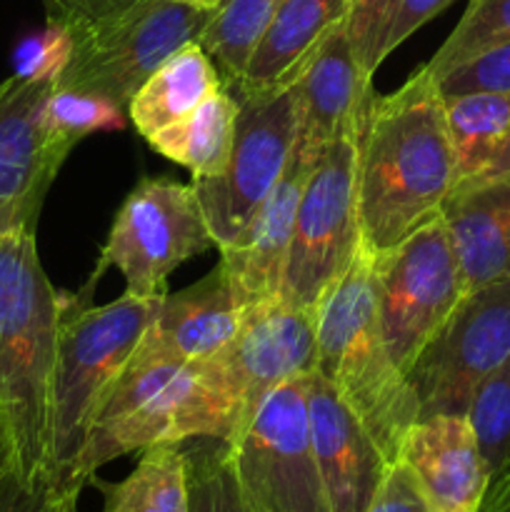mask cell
<instances>
[{
  "label": "cell",
  "instance_id": "cell-1",
  "mask_svg": "<svg viewBox=\"0 0 510 512\" xmlns=\"http://www.w3.org/2000/svg\"><path fill=\"white\" fill-rule=\"evenodd\" d=\"M455 153L438 85L420 65L395 93L373 98L358 143L360 248L375 255L443 213Z\"/></svg>",
  "mask_w": 510,
  "mask_h": 512
},
{
  "label": "cell",
  "instance_id": "cell-2",
  "mask_svg": "<svg viewBox=\"0 0 510 512\" xmlns=\"http://www.w3.org/2000/svg\"><path fill=\"white\" fill-rule=\"evenodd\" d=\"M60 308L63 295L40 265L35 230L0 235V418L13 443L15 473L30 485L50 483Z\"/></svg>",
  "mask_w": 510,
  "mask_h": 512
},
{
  "label": "cell",
  "instance_id": "cell-3",
  "mask_svg": "<svg viewBox=\"0 0 510 512\" xmlns=\"http://www.w3.org/2000/svg\"><path fill=\"white\" fill-rule=\"evenodd\" d=\"M315 373L368 428L390 465L400 460L420 405L380 333L370 253L360 248L348 273L315 313Z\"/></svg>",
  "mask_w": 510,
  "mask_h": 512
},
{
  "label": "cell",
  "instance_id": "cell-4",
  "mask_svg": "<svg viewBox=\"0 0 510 512\" xmlns=\"http://www.w3.org/2000/svg\"><path fill=\"white\" fill-rule=\"evenodd\" d=\"M313 370L315 313L280 298L248 310L233 340L195 363L188 440L233 443L275 388Z\"/></svg>",
  "mask_w": 510,
  "mask_h": 512
},
{
  "label": "cell",
  "instance_id": "cell-5",
  "mask_svg": "<svg viewBox=\"0 0 510 512\" xmlns=\"http://www.w3.org/2000/svg\"><path fill=\"white\" fill-rule=\"evenodd\" d=\"M158 303L123 295L93 308L73 295L63 298L50 393V483L63 493L80 495L73 488V465L90 420L133 358Z\"/></svg>",
  "mask_w": 510,
  "mask_h": 512
},
{
  "label": "cell",
  "instance_id": "cell-6",
  "mask_svg": "<svg viewBox=\"0 0 510 512\" xmlns=\"http://www.w3.org/2000/svg\"><path fill=\"white\" fill-rule=\"evenodd\" d=\"M368 115V113H365ZM365 118L315 158L295 213L280 300L318 313V305L360 253L358 143Z\"/></svg>",
  "mask_w": 510,
  "mask_h": 512
},
{
  "label": "cell",
  "instance_id": "cell-7",
  "mask_svg": "<svg viewBox=\"0 0 510 512\" xmlns=\"http://www.w3.org/2000/svg\"><path fill=\"white\" fill-rule=\"evenodd\" d=\"M210 248H215V240L193 185L143 178L120 205L98 265L73 298L90 305V293L105 270L118 268L125 278V295L163 300L168 275Z\"/></svg>",
  "mask_w": 510,
  "mask_h": 512
},
{
  "label": "cell",
  "instance_id": "cell-8",
  "mask_svg": "<svg viewBox=\"0 0 510 512\" xmlns=\"http://www.w3.org/2000/svg\"><path fill=\"white\" fill-rule=\"evenodd\" d=\"M213 10L170 0H138L133 8L85 33L73 35V53L55 88L128 103L163 60L188 43H200Z\"/></svg>",
  "mask_w": 510,
  "mask_h": 512
},
{
  "label": "cell",
  "instance_id": "cell-9",
  "mask_svg": "<svg viewBox=\"0 0 510 512\" xmlns=\"http://www.w3.org/2000/svg\"><path fill=\"white\" fill-rule=\"evenodd\" d=\"M195 363L135 348L133 358L100 400L73 465V488L83 490L105 463L158 443L188 440Z\"/></svg>",
  "mask_w": 510,
  "mask_h": 512
},
{
  "label": "cell",
  "instance_id": "cell-10",
  "mask_svg": "<svg viewBox=\"0 0 510 512\" xmlns=\"http://www.w3.org/2000/svg\"><path fill=\"white\" fill-rule=\"evenodd\" d=\"M230 95L238 100V118L228 165L215 178L193 180L215 248L228 245L275 188L290 163L300 125L295 80Z\"/></svg>",
  "mask_w": 510,
  "mask_h": 512
},
{
  "label": "cell",
  "instance_id": "cell-11",
  "mask_svg": "<svg viewBox=\"0 0 510 512\" xmlns=\"http://www.w3.org/2000/svg\"><path fill=\"white\" fill-rule=\"evenodd\" d=\"M380 333L403 373L448 320L465 295L458 255L443 215L415 230L403 243L370 255Z\"/></svg>",
  "mask_w": 510,
  "mask_h": 512
},
{
  "label": "cell",
  "instance_id": "cell-12",
  "mask_svg": "<svg viewBox=\"0 0 510 512\" xmlns=\"http://www.w3.org/2000/svg\"><path fill=\"white\" fill-rule=\"evenodd\" d=\"M228 445L255 512H330L310 435L305 375L275 388Z\"/></svg>",
  "mask_w": 510,
  "mask_h": 512
},
{
  "label": "cell",
  "instance_id": "cell-13",
  "mask_svg": "<svg viewBox=\"0 0 510 512\" xmlns=\"http://www.w3.org/2000/svg\"><path fill=\"white\" fill-rule=\"evenodd\" d=\"M508 358L510 278H505L468 290L405 373L420 420L468 415L475 390Z\"/></svg>",
  "mask_w": 510,
  "mask_h": 512
},
{
  "label": "cell",
  "instance_id": "cell-14",
  "mask_svg": "<svg viewBox=\"0 0 510 512\" xmlns=\"http://www.w3.org/2000/svg\"><path fill=\"white\" fill-rule=\"evenodd\" d=\"M55 78L10 75L0 83V235L38 225L68 153L50 140L45 103Z\"/></svg>",
  "mask_w": 510,
  "mask_h": 512
},
{
  "label": "cell",
  "instance_id": "cell-15",
  "mask_svg": "<svg viewBox=\"0 0 510 512\" xmlns=\"http://www.w3.org/2000/svg\"><path fill=\"white\" fill-rule=\"evenodd\" d=\"M320 150H310L308 145L295 140L288 168L280 175L268 198L260 203L245 228L228 245L218 248V265L225 270L245 310L280 298L290 240H293L295 213H298L305 180H308Z\"/></svg>",
  "mask_w": 510,
  "mask_h": 512
},
{
  "label": "cell",
  "instance_id": "cell-16",
  "mask_svg": "<svg viewBox=\"0 0 510 512\" xmlns=\"http://www.w3.org/2000/svg\"><path fill=\"white\" fill-rule=\"evenodd\" d=\"M305 395L330 512H365L390 463L358 415L315 370L305 375Z\"/></svg>",
  "mask_w": 510,
  "mask_h": 512
},
{
  "label": "cell",
  "instance_id": "cell-17",
  "mask_svg": "<svg viewBox=\"0 0 510 512\" xmlns=\"http://www.w3.org/2000/svg\"><path fill=\"white\" fill-rule=\"evenodd\" d=\"M400 460L418 478L430 512H480L490 475L468 415L418 420Z\"/></svg>",
  "mask_w": 510,
  "mask_h": 512
},
{
  "label": "cell",
  "instance_id": "cell-18",
  "mask_svg": "<svg viewBox=\"0 0 510 512\" xmlns=\"http://www.w3.org/2000/svg\"><path fill=\"white\" fill-rule=\"evenodd\" d=\"M300 103L298 140L320 150L365 118L373 103V78L363 70L348 35V20L318 45L295 78Z\"/></svg>",
  "mask_w": 510,
  "mask_h": 512
},
{
  "label": "cell",
  "instance_id": "cell-19",
  "mask_svg": "<svg viewBox=\"0 0 510 512\" xmlns=\"http://www.w3.org/2000/svg\"><path fill=\"white\" fill-rule=\"evenodd\" d=\"M245 315L248 310L228 275L215 265L203 280L160 300L138 348L180 363H200L233 340Z\"/></svg>",
  "mask_w": 510,
  "mask_h": 512
},
{
  "label": "cell",
  "instance_id": "cell-20",
  "mask_svg": "<svg viewBox=\"0 0 510 512\" xmlns=\"http://www.w3.org/2000/svg\"><path fill=\"white\" fill-rule=\"evenodd\" d=\"M465 293L510 278V175L453 190L443 208Z\"/></svg>",
  "mask_w": 510,
  "mask_h": 512
},
{
  "label": "cell",
  "instance_id": "cell-21",
  "mask_svg": "<svg viewBox=\"0 0 510 512\" xmlns=\"http://www.w3.org/2000/svg\"><path fill=\"white\" fill-rule=\"evenodd\" d=\"M350 0H280L263 38L255 45L243 78L230 93H258L293 83L318 45L348 20Z\"/></svg>",
  "mask_w": 510,
  "mask_h": 512
},
{
  "label": "cell",
  "instance_id": "cell-22",
  "mask_svg": "<svg viewBox=\"0 0 510 512\" xmlns=\"http://www.w3.org/2000/svg\"><path fill=\"white\" fill-rule=\"evenodd\" d=\"M455 153V188L510 175V93H470L443 100Z\"/></svg>",
  "mask_w": 510,
  "mask_h": 512
},
{
  "label": "cell",
  "instance_id": "cell-23",
  "mask_svg": "<svg viewBox=\"0 0 510 512\" xmlns=\"http://www.w3.org/2000/svg\"><path fill=\"white\" fill-rule=\"evenodd\" d=\"M223 88V75L208 53L200 43H188L163 60L140 85L128 103V120L148 140L158 130L193 113Z\"/></svg>",
  "mask_w": 510,
  "mask_h": 512
},
{
  "label": "cell",
  "instance_id": "cell-24",
  "mask_svg": "<svg viewBox=\"0 0 510 512\" xmlns=\"http://www.w3.org/2000/svg\"><path fill=\"white\" fill-rule=\"evenodd\" d=\"M235 118H238V100L223 88L178 123L150 135L148 145L163 158L188 168L193 180L215 178L228 165L235 138Z\"/></svg>",
  "mask_w": 510,
  "mask_h": 512
},
{
  "label": "cell",
  "instance_id": "cell-25",
  "mask_svg": "<svg viewBox=\"0 0 510 512\" xmlns=\"http://www.w3.org/2000/svg\"><path fill=\"white\" fill-rule=\"evenodd\" d=\"M103 493V512H188V480L180 443L140 450L133 473L120 483L90 478Z\"/></svg>",
  "mask_w": 510,
  "mask_h": 512
},
{
  "label": "cell",
  "instance_id": "cell-26",
  "mask_svg": "<svg viewBox=\"0 0 510 512\" xmlns=\"http://www.w3.org/2000/svg\"><path fill=\"white\" fill-rule=\"evenodd\" d=\"M280 0H220L200 35V48L223 75L225 88L245 73L255 45L273 20Z\"/></svg>",
  "mask_w": 510,
  "mask_h": 512
},
{
  "label": "cell",
  "instance_id": "cell-27",
  "mask_svg": "<svg viewBox=\"0 0 510 512\" xmlns=\"http://www.w3.org/2000/svg\"><path fill=\"white\" fill-rule=\"evenodd\" d=\"M188 512H255L245 498L230 458L228 440H183Z\"/></svg>",
  "mask_w": 510,
  "mask_h": 512
},
{
  "label": "cell",
  "instance_id": "cell-28",
  "mask_svg": "<svg viewBox=\"0 0 510 512\" xmlns=\"http://www.w3.org/2000/svg\"><path fill=\"white\" fill-rule=\"evenodd\" d=\"M510 43V0H468L463 18L423 65L433 80L458 65Z\"/></svg>",
  "mask_w": 510,
  "mask_h": 512
},
{
  "label": "cell",
  "instance_id": "cell-29",
  "mask_svg": "<svg viewBox=\"0 0 510 512\" xmlns=\"http://www.w3.org/2000/svg\"><path fill=\"white\" fill-rule=\"evenodd\" d=\"M468 420L490 480L510 475V358L475 390Z\"/></svg>",
  "mask_w": 510,
  "mask_h": 512
},
{
  "label": "cell",
  "instance_id": "cell-30",
  "mask_svg": "<svg viewBox=\"0 0 510 512\" xmlns=\"http://www.w3.org/2000/svg\"><path fill=\"white\" fill-rule=\"evenodd\" d=\"M125 123H128V113L120 105L95 98V95L53 88L45 103V125H48L50 140L68 155L80 140L88 138L95 130H120L125 128Z\"/></svg>",
  "mask_w": 510,
  "mask_h": 512
},
{
  "label": "cell",
  "instance_id": "cell-31",
  "mask_svg": "<svg viewBox=\"0 0 510 512\" xmlns=\"http://www.w3.org/2000/svg\"><path fill=\"white\" fill-rule=\"evenodd\" d=\"M435 85L443 100L470 93H510V43L440 75Z\"/></svg>",
  "mask_w": 510,
  "mask_h": 512
},
{
  "label": "cell",
  "instance_id": "cell-32",
  "mask_svg": "<svg viewBox=\"0 0 510 512\" xmlns=\"http://www.w3.org/2000/svg\"><path fill=\"white\" fill-rule=\"evenodd\" d=\"M73 53V33L48 20L43 33L25 40L15 53V75L23 78H58Z\"/></svg>",
  "mask_w": 510,
  "mask_h": 512
},
{
  "label": "cell",
  "instance_id": "cell-33",
  "mask_svg": "<svg viewBox=\"0 0 510 512\" xmlns=\"http://www.w3.org/2000/svg\"><path fill=\"white\" fill-rule=\"evenodd\" d=\"M393 0H350L348 35L365 73L373 78L380 68V40Z\"/></svg>",
  "mask_w": 510,
  "mask_h": 512
},
{
  "label": "cell",
  "instance_id": "cell-34",
  "mask_svg": "<svg viewBox=\"0 0 510 512\" xmlns=\"http://www.w3.org/2000/svg\"><path fill=\"white\" fill-rule=\"evenodd\" d=\"M78 498L50 483H25L15 470L0 480V512H78Z\"/></svg>",
  "mask_w": 510,
  "mask_h": 512
},
{
  "label": "cell",
  "instance_id": "cell-35",
  "mask_svg": "<svg viewBox=\"0 0 510 512\" xmlns=\"http://www.w3.org/2000/svg\"><path fill=\"white\" fill-rule=\"evenodd\" d=\"M453 3L455 0H393L388 20H385L383 40H380V63Z\"/></svg>",
  "mask_w": 510,
  "mask_h": 512
},
{
  "label": "cell",
  "instance_id": "cell-36",
  "mask_svg": "<svg viewBox=\"0 0 510 512\" xmlns=\"http://www.w3.org/2000/svg\"><path fill=\"white\" fill-rule=\"evenodd\" d=\"M365 512H430V505L413 470L398 460L388 468Z\"/></svg>",
  "mask_w": 510,
  "mask_h": 512
},
{
  "label": "cell",
  "instance_id": "cell-37",
  "mask_svg": "<svg viewBox=\"0 0 510 512\" xmlns=\"http://www.w3.org/2000/svg\"><path fill=\"white\" fill-rule=\"evenodd\" d=\"M135 3L138 0H43L48 20L65 25L73 35L125 13Z\"/></svg>",
  "mask_w": 510,
  "mask_h": 512
},
{
  "label": "cell",
  "instance_id": "cell-38",
  "mask_svg": "<svg viewBox=\"0 0 510 512\" xmlns=\"http://www.w3.org/2000/svg\"><path fill=\"white\" fill-rule=\"evenodd\" d=\"M480 512H510V475L490 480Z\"/></svg>",
  "mask_w": 510,
  "mask_h": 512
},
{
  "label": "cell",
  "instance_id": "cell-39",
  "mask_svg": "<svg viewBox=\"0 0 510 512\" xmlns=\"http://www.w3.org/2000/svg\"><path fill=\"white\" fill-rule=\"evenodd\" d=\"M10 470H15V453L13 443H10L8 428H5L3 418H0V480H3Z\"/></svg>",
  "mask_w": 510,
  "mask_h": 512
},
{
  "label": "cell",
  "instance_id": "cell-40",
  "mask_svg": "<svg viewBox=\"0 0 510 512\" xmlns=\"http://www.w3.org/2000/svg\"><path fill=\"white\" fill-rule=\"evenodd\" d=\"M170 3H183V5H193V8L215 10V5H218L220 0H170Z\"/></svg>",
  "mask_w": 510,
  "mask_h": 512
}]
</instances>
